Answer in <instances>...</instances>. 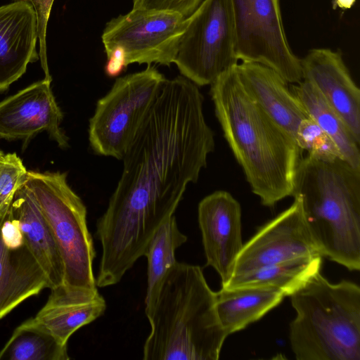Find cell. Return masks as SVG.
I'll list each match as a JSON object with an SVG mask.
<instances>
[{"label": "cell", "mask_w": 360, "mask_h": 360, "mask_svg": "<svg viewBox=\"0 0 360 360\" xmlns=\"http://www.w3.org/2000/svg\"><path fill=\"white\" fill-rule=\"evenodd\" d=\"M216 117L252 191L274 207L292 196L303 150L248 94L236 65L211 84Z\"/></svg>", "instance_id": "obj_2"}, {"label": "cell", "mask_w": 360, "mask_h": 360, "mask_svg": "<svg viewBox=\"0 0 360 360\" xmlns=\"http://www.w3.org/2000/svg\"><path fill=\"white\" fill-rule=\"evenodd\" d=\"M322 257H301L233 275L222 288H266L291 295L320 271Z\"/></svg>", "instance_id": "obj_21"}, {"label": "cell", "mask_w": 360, "mask_h": 360, "mask_svg": "<svg viewBox=\"0 0 360 360\" xmlns=\"http://www.w3.org/2000/svg\"><path fill=\"white\" fill-rule=\"evenodd\" d=\"M67 346L30 318L14 330L0 350V360H68Z\"/></svg>", "instance_id": "obj_24"}, {"label": "cell", "mask_w": 360, "mask_h": 360, "mask_svg": "<svg viewBox=\"0 0 360 360\" xmlns=\"http://www.w3.org/2000/svg\"><path fill=\"white\" fill-rule=\"evenodd\" d=\"M202 0H132V8L176 11L188 17Z\"/></svg>", "instance_id": "obj_27"}, {"label": "cell", "mask_w": 360, "mask_h": 360, "mask_svg": "<svg viewBox=\"0 0 360 360\" xmlns=\"http://www.w3.org/2000/svg\"><path fill=\"white\" fill-rule=\"evenodd\" d=\"M144 360H217L228 337L216 310V292L201 267L178 262L166 275L151 311Z\"/></svg>", "instance_id": "obj_3"}, {"label": "cell", "mask_w": 360, "mask_h": 360, "mask_svg": "<svg viewBox=\"0 0 360 360\" xmlns=\"http://www.w3.org/2000/svg\"><path fill=\"white\" fill-rule=\"evenodd\" d=\"M293 198L290 207L243 245L233 275L297 258L323 257L306 224L300 198Z\"/></svg>", "instance_id": "obj_11"}, {"label": "cell", "mask_w": 360, "mask_h": 360, "mask_svg": "<svg viewBox=\"0 0 360 360\" xmlns=\"http://www.w3.org/2000/svg\"><path fill=\"white\" fill-rule=\"evenodd\" d=\"M186 20L174 64L198 86L211 85L238 64L231 1L202 0Z\"/></svg>", "instance_id": "obj_8"}, {"label": "cell", "mask_w": 360, "mask_h": 360, "mask_svg": "<svg viewBox=\"0 0 360 360\" xmlns=\"http://www.w3.org/2000/svg\"><path fill=\"white\" fill-rule=\"evenodd\" d=\"M236 71L248 94L295 140L299 124L309 117L288 82L274 70L258 63L242 62Z\"/></svg>", "instance_id": "obj_17"}, {"label": "cell", "mask_w": 360, "mask_h": 360, "mask_svg": "<svg viewBox=\"0 0 360 360\" xmlns=\"http://www.w3.org/2000/svg\"><path fill=\"white\" fill-rule=\"evenodd\" d=\"M295 141L307 155L317 160L331 161L341 158L332 139L311 118L304 119L298 126Z\"/></svg>", "instance_id": "obj_25"}, {"label": "cell", "mask_w": 360, "mask_h": 360, "mask_svg": "<svg viewBox=\"0 0 360 360\" xmlns=\"http://www.w3.org/2000/svg\"><path fill=\"white\" fill-rule=\"evenodd\" d=\"M186 240L174 214L161 224L150 240L144 253L148 262L146 315L153 309L166 275L177 262L176 250Z\"/></svg>", "instance_id": "obj_23"}, {"label": "cell", "mask_w": 360, "mask_h": 360, "mask_svg": "<svg viewBox=\"0 0 360 360\" xmlns=\"http://www.w3.org/2000/svg\"><path fill=\"white\" fill-rule=\"evenodd\" d=\"M5 153L2 150H0V161L3 159Z\"/></svg>", "instance_id": "obj_30"}, {"label": "cell", "mask_w": 360, "mask_h": 360, "mask_svg": "<svg viewBox=\"0 0 360 360\" xmlns=\"http://www.w3.org/2000/svg\"><path fill=\"white\" fill-rule=\"evenodd\" d=\"M46 288V275L8 210L0 221V320Z\"/></svg>", "instance_id": "obj_14"}, {"label": "cell", "mask_w": 360, "mask_h": 360, "mask_svg": "<svg viewBox=\"0 0 360 360\" xmlns=\"http://www.w3.org/2000/svg\"><path fill=\"white\" fill-rule=\"evenodd\" d=\"M51 78L34 82L0 102V139L28 141L46 131L58 146L69 147L60 127L63 113L51 87Z\"/></svg>", "instance_id": "obj_12"}, {"label": "cell", "mask_w": 360, "mask_h": 360, "mask_svg": "<svg viewBox=\"0 0 360 360\" xmlns=\"http://www.w3.org/2000/svg\"><path fill=\"white\" fill-rule=\"evenodd\" d=\"M230 1L238 60L264 65L288 83L302 82L301 60L288 42L279 0Z\"/></svg>", "instance_id": "obj_10"}, {"label": "cell", "mask_w": 360, "mask_h": 360, "mask_svg": "<svg viewBox=\"0 0 360 360\" xmlns=\"http://www.w3.org/2000/svg\"><path fill=\"white\" fill-rule=\"evenodd\" d=\"M198 86L179 75L166 79L128 146L122 173L95 236L100 266L123 276L144 253L161 224L174 214L215 147Z\"/></svg>", "instance_id": "obj_1"}, {"label": "cell", "mask_w": 360, "mask_h": 360, "mask_svg": "<svg viewBox=\"0 0 360 360\" xmlns=\"http://www.w3.org/2000/svg\"><path fill=\"white\" fill-rule=\"evenodd\" d=\"M198 217L207 265L217 271L224 285L243 245L240 205L229 192L217 191L200 202Z\"/></svg>", "instance_id": "obj_13"}, {"label": "cell", "mask_w": 360, "mask_h": 360, "mask_svg": "<svg viewBox=\"0 0 360 360\" xmlns=\"http://www.w3.org/2000/svg\"><path fill=\"white\" fill-rule=\"evenodd\" d=\"M301 60L302 80L310 83L360 143V90L339 50L310 49Z\"/></svg>", "instance_id": "obj_15"}, {"label": "cell", "mask_w": 360, "mask_h": 360, "mask_svg": "<svg viewBox=\"0 0 360 360\" xmlns=\"http://www.w3.org/2000/svg\"><path fill=\"white\" fill-rule=\"evenodd\" d=\"M296 317L290 324L298 360H360V288L331 283L320 271L291 295Z\"/></svg>", "instance_id": "obj_5"}, {"label": "cell", "mask_w": 360, "mask_h": 360, "mask_svg": "<svg viewBox=\"0 0 360 360\" xmlns=\"http://www.w3.org/2000/svg\"><path fill=\"white\" fill-rule=\"evenodd\" d=\"M105 309V300L97 288L63 283L51 288L46 304L34 318L61 342L68 345L75 332L100 317Z\"/></svg>", "instance_id": "obj_18"}, {"label": "cell", "mask_w": 360, "mask_h": 360, "mask_svg": "<svg viewBox=\"0 0 360 360\" xmlns=\"http://www.w3.org/2000/svg\"><path fill=\"white\" fill-rule=\"evenodd\" d=\"M16 1V0H13ZM33 6L40 27H46L54 0H28Z\"/></svg>", "instance_id": "obj_28"}, {"label": "cell", "mask_w": 360, "mask_h": 360, "mask_svg": "<svg viewBox=\"0 0 360 360\" xmlns=\"http://www.w3.org/2000/svg\"><path fill=\"white\" fill-rule=\"evenodd\" d=\"M284 297L271 288H221L216 292V310L224 330L229 335L259 319Z\"/></svg>", "instance_id": "obj_20"}, {"label": "cell", "mask_w": 360, "mask_h": 360, "mask_svg": "<svg viewBox=\"0 0 360 360\" xmlns=\"http://www.w3.org/2000/svg\"><path fill=\"white\" fill-rule=\"evenodd\" d=\"M292 197L300 198L308 229L323 257L360 269V169L341 158L301 159Z\"/></svg>", "instance_id": "obj_4"}, {"label": "cell", "mask_w": 360, "mask_h": 360, "mask_svg": "<svg viewBox=\"0 0 360 360\" xmlns=\"http://www.w3.org/2000/svg\"><path fill=\"white\" fill-rule=\"evenodd\" d=\"M37 38V14L28 0L0 6V93L24 75L28 64L39 59Z\"/></svg>", "instance_id": "obj_16"}, {"label": "cell", "mask_w": 360, "mask_h": 360, "mask_svg": "<svg viewBox=\"0 0 360 360\" xmlns=\"http://www.w3.org/2000/svg\"><path fill=\"white\" fill-rule=\"evenodd\" d=\"M290 89L308 117L332 139L342 158L355 169H360V143L319 91L310 83L304 80L291 85Z\"/></svg>", "instance_id": "obj_22"}, {"label": "cell", "mask_w": 360, "mask_h": 360, "mask_svg": "<svg viewBox=\"0 0 360 360\" xmlns=\"http://www.w3.org/2000/svg\"><path fill=\"white\" fill-rule=\"evenodd\" d=\"M355 3L356 0H334L333 6L343 10H347L351 8Z\"/></svg>", "instance_id": "obj_29"}, {"label": "cell", "mask_w": 360, "mask_h": 360, "mask_svg": "<svg viewBox=\"0 0 360 360\" xmlns=\"http://www.w3.org/2000/svg\"><path fill=\"white\" fill-rule=\"evenodd\" d=\"M186 18L169 10L132 8L111 19L101 35L106 56L119 52L129 65L174 63Z\"/></svg>", "instance_id": "obj_9"}, {"label": "cell", "mask_w": 360, "mask_h": 360, "mask_svg": "<svg viewBox=\"0 0 360 360\" xmlns=\"http://www.w3.org/2000/svg\"><path fill=\"white\" fill-rule=\"evenodd\" d=\"M8 210L46 274L49 288L63 284L64 264L58 245L47 221L24 184L17 190Z\"/></svg>", "instance_id": "obj_19"}, {"label": "cell", "mask_w": 360, "mask_h": 360, "mask_svg": "<svg viewBox=\"0 0 360 360\" xmlns=\"http://www.w3.org/2000/svg\"><path fill=\"white\" fill-rule=\"evenodd\" d=\"M166 79L152 65L116 79L89 120V141L96 154L122 159Z\"/></svg>", "instance_id": "obj_7"}, {"label": "cell", "mask_w": 360, "mask_h": 360, "mask_svg": "<svg viewBox=\"0 0 360 360\" xmlns=\"http://www.w3.org/2000/svg\"><path fill=\"white\" fill-rule=\"evenodd\" d=\"M67 172L27 171L24 185L47 221L64 264L63 283L96 288V251L86 207L67 181Z\"/></svg>", "instance_id": "obj_6"}, {"label": "cell", "mask_w": 360, "mask_h": 360, "mask_svg": "<svg viewBox=\"0 0 360 360\" xmlns=\"http://www.w3.org/2000/svg\"><path fill=\"white\" fill-rule=\"evenodd\" d=\"M27 170L16 153L5 154L0 161V221L5 217L17 190L27 178Z\"/></svg>", "instance_id": "obj_26"}]
</instances>
